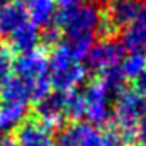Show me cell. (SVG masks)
<instances>
[{"label": "cell", "instance_id": "17", "mask_svg": "<svg viewBox=\"0 0 146 146\" xmlns=\"http://www.w3.org/2000/svg\"><path fill=\"white\" fill-rule=\"evenodd\" d=\"M68 47L71 50L72 60L80 63L82 60H85L88 55L90 49L94 44V33H86V35H76V36H68L66 41Z\"/></svg>", "mask_w": 146, "mask_h": 146}, {"label": "cell", "instance_id": "15", "mask_svg": "<svg viewBox=\"0 0 146 146\" xmlns=\"http://www.w3.org/2000/svg\"><path fill=\"white\" fill-rule=\"evenodd\" d=\"M25 107L24 104H13V102H2L0 104V138L8 132L14 130L25 118Z\"/></svg>", "mask_w": 146, "mask_h": 146}, {"label": "cell", "instance_id": "23", "mask_svg": "<svg viewBox=\"0 0 146 146\" xmlns=\"http://www.w3.org/2000/svg\"><path fill=\"white\" fill-rule=\"evenodd\" d=\"M135 140H138L140 145L146 146V110L141 113L138 123L135 127Z\"/></svg>", "mask_w": 146, "mask_h": 146}, {"label": "cell", "instance_id": "29", "mask_svg": "<svg viewBox=\"0 0 146 146\" xmlns=\"http://www.w3.org/2000/svg\"><path fill=\"white\" fill-rule=\"evenodd\" d=\"M17 2H22V0H17Z\"/></svg>", "mask_w": 146, "mask_h": 146}, {"label": "cell", "instance_id": "28", "mask_svg": "<svg viewBox=\"0 0 146 146\" xmlns=\"http://www.w3.org/2000/svg\"><path fill=\"white\" fill-rule=\"evenodd\" d=\"M0 104H2V82H0Z\"/></svg>", "mask_w": 146, "mask_h": 146}, {"label": "cell", "instance_id": "25", "mask_svg": "<svg viewBox=\"0 0 146 146\" xmlns=\"http://www.w3.org/2000/svg\"><path fill=\"white\" fill-rule=\"evenodd\" d=\"M85 0H57V3L60 5V8H71V7H79L82 5Z\"/></svg>", "mask_w": 146, "mask_h": 146}, {"label": "cell", "instance_id": "14", "mask_svg": "<svg viewBox=\"0 0 146 146\" xmlns=\"http://www.w3.org/2000/svg\"><path fill=\"white\" fill-rule=\"evenodd\" d=\"M57 0H27V17L36 27H44L52 22L55 16Z\"/></svg>", "mask_w": 146, "mask_h": 146}, {"label": "cell", "instance_id": "11", "mask_svg": "<svg viewBox=\"0 0 146 146\" xmlns=\"http://www.w3.org/2000/svg\"><path fill=\"white\" fill-rule=\"evenodd\" d=\"M121 44L129 52H146V0L133 24L124 29Z\"/></svg>", "mask_w": 146, "mask_h": 146}, {"label": "cell", "instance_id": "20", "mask_svg": "<svg viewBox=\"0 0 146 146\" xmlns=\"http://www.w3.org/2000/svg\"><path fill=\"white\" fill-rule=\"evenodd\" d=\"M16 55L11 52L7 42H0V82H3L13 72V63Z\"/></svg>", "mask_w": 146, "mask_h": 146}, {"label": "cell", "instance_id": "1", "mask_svg": "<svg viewBox=\"0 0 146 146\" xmlns=\"http://www.w3.org/2000/svg\"><path fill=\"white\" fill-rule=\"evenodd\" d=\"M143 3L145 0H107L102 11H99L96 27L99 39H113L121 30L132 25Z\"/></svg>", "mask_w": 146, "mask_h": 146}, {"label": "cell", "instance_id": "2", "mask_svg": "<svg viewBox=\"0 0 146 146\" xmlns=\"http://www.w3.org/2000/svg\"><path fill=\"white\" fill-rule=\"evenodd\" d=\"M146 110V101L140 98L133 90H123L116 94L110 123L123 133L126 143L135 140V127L141 113Z\"/></svg>", "mask_w": 146, "mask_h": 146}, {"label": "cell", "instance_id": "19", "mask_svg": "<svg viewBox=\"0 0 146 146\" xmlns=\"http://www.w3.org/2000/svg\"><path fill=\"white\" fill-rule=\"evenodd\" d=\"M99 77H101V80L108 88L110 94L111 93L118 94V93H121L123 90H126L127 79H126V76H124V72H123V69H121L119 64L110 68V69H107V71H104V72H101Z\"/></svg>", "mask_w": 146, "mask_h": 146}, {"label": "cell", "instance_id": "6", "mask_svg": "<svg viewBox=\"0 0 146 146\" xmlns=\"http://www.w3.org/2000/svg\"><path fill=\"white\" fill-rule=\"evenodd\" d=\"M47 54L49 50L44 46H36L35 49L21 54L14 58L13 63V72L14 76L24 79L25 82L41 79L47 76Z\"/></svg>", "mask_w": 146, "mask_h": 146}, {"label": "cell", "instance_id": "7", "mask_svg": "<svg viewBox=\"0 0 146 146\" xmlns=\"http://www.w3.org/2000/svg\"><path fill=\"white\" fill-rule=\"evenodd\" d=\"M61 146H105L104 133L99 127L90 123L76 121L71 126H64L60 133Z\"/></svg>", "mask_w": 146, "mask_h": 146}, {"label": "cell", "instance_id": "10", "mask_svg": "<svg viewBox=\"0 0 146 146\" xmlns=\"http://www.w3.org/2000/svg\"><path fill=\"white\" fill-rule=\"evenodd\" d=\"M86 80V68L82 63H72L64 71L49 76V83L54 91H71L76 90Z\"/></svg>", "mask_w": 146, "mask_h": 146}, {"label": "cell", "instance_id": "3", "mask_svg": "<svg viewBox=\"0 0 146 146\" xmlns=\"http://www.w3.org/2000/svg\"><path fill=\"white\" fill-rule=\"evenodd\" d=\"M99 22V10L96 5H79L71 8H60L55 14V25L68 36L94 33Z\"/></svg>", "mask_w": 146, "mask_h": 146}, {"label": "cell", "instance_id": "30", "mask_svg": "<svg viewBox=\"0 0 146 146\" xmlns=\"http://www.w3.org/2000/svg\"><path fill=\"white\" fill-rule=\"evenodd\" d=\"M58 146H61V145H58Z\"/></svg>", "mask_w": 146, "mask_h": 146}, {"label": "cell", "instance_id": "4", "mask_svg": "<svg viewBox=\"0 0 146 146\" xmlns=\"http://www.w3.org/2000/svg\"><path fill=\"white\" fill-rule=\"evenodd\" d=\"M124 55L126 49L116 38L99 39L98 44H93V47L90 49L86 55V63L91 71L101 74L113 66H118L123 61Z\"/></svg>", "mask_w": 146, "mask_h": 146}, {"label": "cell", "instance_id": "13", "mask_svg": "<svg viewBox=\"0 0 146 146\" xmlns=\"http://www.w3.org/2000/svg\"><path fill=\"white\" fill-rule=\"evenodd\" d=\"M2 101L27 105L30 102L29 82H25L17 76H13V74L7 77L2 82Z\"/></svg>", "mask_w": 146, "mask_h": 146}, {"label": "cell", "instance_id": "16", "mask_svg": "<svg viewBox=\"0 0 146 146\" xmlns=\"http://www.w3.org/2000/svg\"><path fill=\"white\" fill-rule=\"evenodd\" d=\"M63 107H64V115L66 119L71 121H80L85 116V101L83 94H80L76 90L63 93Z\"/></svg>", "mask_w": 146, "mask_h": 146}, {"label": "cell", "instance_id": "26", "mask_svg": "<svg viewBox=\"0 0 146 146\" xmlns=\"http://www.w3.org/2000/svg\"><path fill=\"white\" fill-rule=\"evenodd\" d=\"M0 146H19V145L16 143V140H14L13 137L5 135V137L0 138Z\"/></svg>", "mask_w": 146, "mask_h": 146}, {"label": "cell", "instance_id": "18", "mask_svg": "<svg viewBox=\"0 0 146 146\" xmlns=\"http://www.w3.org/2000/svg\"><path fill=\"white\" fill-rule=\"evenodd\" d=\"M121 69L127 80L135 79L146 69V52H130L127 57L123 58Z\"/></svg>", "mask_w": 146, "mask_h": 146}, {"label": "cell", "instance_id": "8", "mask_svg": "<svg viewBox=\"0 0 146 146\" xmlns=\"http://www.w3.org/2000/svg\"><path fill=\"white\" fill-rule=\"evenodd\" d=\"M13 138L19 146H54V132L33 116L24 118Z\"/></svg>", "mask_w": 146, "mask_h": 146}, {"label": "cell", "instance_id": "9", "mask_svg": "<svg viewBox=\"0 0 146 146\" xmlns=\"http://www.w3.org/2000/svg\"><path fill=\"white\" fill-rule=\"evenodd\" d=\"M7 44L14 55L32 50L36 46H39V27H36L27 19L8 35Z\"/></svg>", "mask_w": 146, "mask_h": 146}, {"label": "cell", "instance_id": "27", "mask_svg": "<svg viewBox=\"0 0 146 146\" xmlns=\"http://www.w3.org/2000/svg\"><path fill=\"white\" fill-rule=\"evenodd\" d=\"M129 146H145V145H140V143H130Z\"/></svg>", "mask_w": 146, "mask_h": 146}, {"label": "cell", "instance_id": "5", "mask_svg": "<svg viewBox=\"0 0 146 146\" xmlns=\"http://www.w3.org/2000/svg\"><path fill=\"white\" fill-rule=\"evenodd\" d=\"M35 119L42 123L46 127L54 132L64 127L66 115L63 107V93L61 91H50L46 98L33 104V115Z\"/></svg>", "mask_w": 146, "mask_h": 146}, {"label": "cell", "instance_id": "24", "mask_svg": "<svg viewBox=\"0 0 146 146\" xmlns=\"http://www.w3.org/2000/svg\"><path fill=\"white\" fill-rule=\"evenodd\" d=\"M133 91L146 101V69L133 79Z\"/></svg>", "mask_w": 146, "mask_h": 146}, {"label": "cell", "instance_id": "22", "mask_svg": "<svg viewBox=\"0 0 146 146\" xmlns=\"http://www.w3.org/2000/svg\"><path fill=\"white\" fill-rule=\"evenodd\" d=\"M39 41L42 42L46 49H50L61 42V30L55 24H47L42 27V32L39 33Z\"/></svg>", "mask_w": 146, "mask_h": 146}, {"label": "cell", "instance_id": "12", "mask_svg": "<svg viewBox=\"0 0 146 146\" xmlns=\"http://www.w3.org/2000/svg\"><path fill=\"white\" fill-rule=\"evenodd\" d=\"M29 19L25 5L17 0H7L0 5V38H7L17 25Z\"/></svg>", "mask_w": 146, "mask_h": 146}, {"label": "cell", "instance_id": "21", "mask_svg": "<svg viewBox=\"0 0 146 146\" xmlns=\"http://www.w3.org/2000/svg\"><path fill=\"white\" fill-rule=\"evenodd\" d=\"M29 90H30V102H38L41 101L42 98L49 94L52 91L50 83H49V77H41V79H36L29 82Z\"/></svg>", "mask_w": 146, "mask_h": 146}]
</instances>
